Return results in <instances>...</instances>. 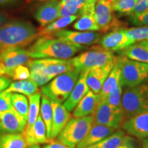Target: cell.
<instances>
[{"label": "cell", "mask_w": 148, "mask_h": 148, "mask_svg": "<svg viewBox=\"0 0 148 148\" xmlns=\"http://www.w3.org/2000/svg\"><path fill=\"white\" fill-rule=\"evenodd\" d=\"M29 110L27 115V125L25 130H28L32 127L36 122L38 116V112L40 107V100H41V93L36 92L32 95L28 96Z\"/></svg>", "instance_id": "cell-28"}, {"label": "cell", "mask_w": 148, "mask_h": 148, "mask_svg": "<svg viewBox=\"0 0 148 148\" xmlns=\"http://www.w3.org/2000/svg\"><path fill=\"white\" fill-rule=\"evenodd\" d=\"M23 133L29 146L49 143L47 136V128L40 114H38L36 122L28 130H24Z\"/></svg>", "instance_id": "cell-21"}, {"label": "cell", "mask_w": 148, "mask_h": 148, "mask_svg": "<svg viewBox=\"0 0 148 148\" xmlns=\"http://www.w3.org/2000/svg\"><path fill=\"white\" fill-rule=\"evenodd\" d=\"M83 5H74V4H65L61 5L59 12V18L64 16H69L73 15H77L82 8Z\"/></svg>", "instance_id": "cell-36"}, {"label": "cell", "mask_w": 148, "mask_h": 148, "mask_svg": "<svg viewBox=\"0 0 148 148\" xmlns=\"http://www.w3.org/2000/svg\"><path fill=\"white\" fill-rule=\"evenodd\" d=\"M73 29L81 32H95L99 30L95 14H82L73 25Z\"/></svg>", "instance_id": "cell-31"}, {"label": "cell", "mask_w": 148, "mask_h": 148, "mask_svg": "<svg viewBox=\"0 0 148 148\" xmlns=\"http://www.w3.org/2000/svg\"><path fill=\"white\" fill-rule=\"evenodd\" d=\"M37 1H49V0H37Z\"/></svg>", "instance_id": "cell-48"}, {"label": "cell", "mask_w": 148, "mask_h": 148, "mask_svg": "<svg viewBox=\"0 0 148 148\" xmlns=\"http://www.w3.org/2000/svg\"><path fill=\"white\" fill-rule=\"evenodd\" d=\"M134 42L127 36L124 29L112 31L104 35L100 40L101 47L111 52L123 51Z\"/></svg>", "instance_id": "cell-15"}, {"label": "cell", "mask_w": 148, "mask_h": 148, "mask_svg": "<svg viewBox=\"0 0 148 148\" xmlns=\"http://www.w3.org/2000/svg\"><path fill=\"white\" fill-rule=\"evenodd\" d=\"M121 83V68L118 62L114 64V66L111 70L102 88L98 94L99 97V101L106 99L111 92Z\"/></svg>", "instance_id": "cell-24"}, {"label": "cell", "mask_w": 148, "mask_h": 148, "mask_svg": "<svg viewBox=\"0 0 148 148\" xmlns=\"http://www.w3.org/2000/svg\"><path fill=\"white\" fill-rule=\"evenodd\" d=\"M12 108L21 116L25 121H27L29 103L27 97L19 93H13L11 95Z\"/></svg>", "instance_id": "cell-32"}, {"label": "cell", "mask_w": 148, "mask_h": 148, "mask_svg": "<svg viewBox=\"0 0 148 148\" xmlns=\"http://www.w3.org/2000/svg\"><path fill=\"white\" fill-rule=\"evenodd\" d=\"M28 147L29 145L23 132L0 135V148H28Z\"/></svg>", "instance_id": "cell-26"}, {"label": "cell", "mask_w": 148, "mask_h": 148, "mask_svg": "<svg viewBox=\"0 0 148 148\" xmlns=\"http://www.w3.org/2000/svg\"><path fill=\"white\" fill-rule=\"evenodd\" d=\"M91 116L92 124L103 125L115 130L121 127L125 121L123 111L114 108L105 100L98 102Z\"/></svg>", "instance_id": "cell-10"}, {"label": "cell", "mask_w": 148, "mask_h": 148, "mask_svg": "<svg viewBox=\"0 0 148 148\" xmlns=\"http://www.w3.org/2000/svg\"><path fill=\"white\" fill-rule=\"evenodd\" d=\"M116 148H138V145L135 138L125 135L121 144Z\"/></svg>", "instance_id": "cell-40"}, {"label": "cell", "mask_w": 148, "mask_h": 148, "mask_svg": "<svg viewBox=\"0 0 148 148\" xmlns=\"http://www.w3.org/2000/svg\"><path fill=\"white\" fill-rule=\"evenodd\" d=\"M86 0H61L60 4H74V5H83L84 4Z\"/></svg>", "instance_id": "cell-44"}, {"label": "cell", "mask_w": 148, "mask_h": 148, "mask_svg": "<svg viewBox=\"0 0 148 148\" xmlns=\"http://www.w3.org/2000/svg\"><path fill=\"white\" fill-rule=\"evenodd\" d=\"M88 71V70L81 71L75 86L67 99L64 101V106L69 112H71L75 109L81 99L90 90L86 83Z\"/></svg>", "instance_id": "cell-19"}, {"label": "cell", "mask_w": 148, "mask_h": 148, "mask_svg": "<svg viewBox=\"0 0 148 148\" xmlns=\"http://www.w3.org/2000/svg\"><path fill=\"white\" fill-rule=\"evenodd\" d=\"M121 54L130 60L148 64V40L134 42L121 51Z\"/></svg>", "instance_id": "cell-23"}, {"label": "cell", "mask_w": 148, "mask_h": 148, "mask_svg": "<svg viewBox=\"0 0 148 148\" xmlns=\"http://www.w3.org/2000/svg\"><path fill=\"white\" fill-rule=\"evenodd\" d=\"M116 58L117 57L114 56L111 51L103 49L102 47H95L71 58V61L74 67L82 71L96 66H103L116 60Z\"/></svg>", "instance_id": "cell-8"}, {"label": "cell", "mask_w": 148, "mask_h": 148, "mask_svg": "<svg viewBox=\"0 0 148 148\" xmlns=\"http://www.w3.org/2000/svg\"><path fill=\"white\" fill-rule=\"evenodd\" d=\"M92 125L91 115L71 118L57 136V140L64 145L75 148L88 134Z\"/></svg>", "instance_id": "cell-6"}, {"label": "cell", "mask_w": 148, "mask_h": 148, "mask_svg": "<svg viewBox=\"0 0 148 148\" xmlns=\"http://www.w3.org/2000/svg\"><path fill=\"white\" fill-rule=\"evenodd\" d=\"M124 29L127 36L135 42L148 40V25L145 27H132Z\"/></svg>", "instance_id": "cell-35"}, {"label": "cell", "mask_w": 148, "mask_h": 148, "mask_svg": "<svg viewBox=\"0 0 148 148\" xmlns=\"http://www.w3.org/2000/svg\"><path fill=\"white\" fill-rule=\"evenodd\" d=\"M0 51H1V49H0Z\"/></svg>", "instance_id": "cell-49"}, {"label": "cell", "mask_w": 148, "mask_h": 148, "mask_svg": "<svg viewBox=\"0 0 148 148\" xmlns=\"http://www.w3.org/2000/svg\"><path fill=\"white\" fill-rule=\"evenodd\" d=\"M50 36L79 45H90L100 40L101 34L95 32H81L69 29H61Z\"/></svg>", "instance_id": "cell-12"}, {"label": "cell", "mask_w": 148, "mask_h": 148, "mask_svg": "<svg viewBox=\"0 0 148 148\" xmlns=\"http://www.w3.org/2000/svg\"><path fill=\"white\" fill-rule=\"evenodd\" d=\"M27 121L13 108L0 111V135L20 133L25 130Z\"/></svg>", "instance_id": "cell-13"}, {"label": "cell", "mask_w": 148, "mask_h": 148, "mask_svg": "<svg viewBox=\"0 0 148 148\" xmlns=\"http://www.w3.org/2000/svg\"><path fill=\"white\" fill-rule=\"evenodd\" d=\"M138 0H113V10L122 14L130 15Z\"/></svg>", "instance_id": "cell-33"}, {"label": "cell", "mask_w": 148, "mask_h": 148, "mask_svg": "<svg viewBox=\"0 0 148 148\" xmlns=\"http://www.w3.org/2000/svg\"><path fill=\"white\" fill-rule=\"evenodd\" d=\"M113 0H99L95 4V16L99 31L107 32L121 29L123 24L114 14Z\"/></svg>", "instance_id": "cell-11"}, {"label": "cell", "mask_w": 148, "mask_h": 148, "mask_svg": "<svg viewBox=\"0 0 148 148\" xmlns=\"http://www.w3.org/2000/svg\"><path fill=\"white\" fill-rule=\"evenodd\" d=\"M42 148H73L69 146L64 145V143H61L58 140H51L48 143L47 145L44 146Z\"/></svg>", "instance_id": "cell-41"}, {"label": "cell", "mask_w": 148, "mask_h": 148, "mask_svg": "<svg viewBox=\"0 0 148 148\" xmlns=\"http://www.w3.org/2000/svg\"><path fill=\"white\" fill-rule=\"evenodd\" d=\"M141 148H148V137L141 140Z\"/></svg>", "instance_id": "cell-47"}, {"label": "cell", "mask_w": 148, "mask_h": 148, "mask_svg": "<svg viewBox=\"0 0 148 148\" xmlns=\"http://www.w3.org/2000/svg\"><path fill=\"white\" fill-rule=\"evenodd\" d=\"M7 20H8V17L6 15H5L4 14L0 13V27L6 23Z\"/></svg>", "instance_id": "cell-45"}, {"label": "cell", "mask_w": 148, "mask_h": 148, "mask_svg": "<svg viewBox=\"0 0 148 148\" xmlns=\"http://www.w3.org/2000/svg\"><path fill=\"white\" fill-rule=\"evenodd\" d=\"M123 94V86L121 83L118 85L109 95L103 99L109 103L111 106L116 110H122L121 107V97ZM123 111V110H122Z\"/></svg>", "instance_id": "cell-34"}, {"label": "cell", "mask_w": 148, "mask_h": 148, "mask_svg": "<svg viewBox=\"0 0 148 148\" xmlns=\"http://www.w3.org/2000/svg\"><path fill=\"white\" fill-rule=\"evenodd\" d=\"M84 46L75 45L52 36H39L27 48V51L32 59L57 58L69 59L82 51Z\"/></svg>", "instance_id": "cell-1"}, {"label": "cell", "mask_w": 148, "mask_h": 148, "mask_svg": "<svg viewBox=\"0 0 148 148\" xmlns=\"http://www.w3.org/2000/svg\"><path fill=\"white\" fill-rule=\"evenodd\" d=\"M10 92L5 90L0 92V111L8 110L12 108Z\"/></svg>", "instance_id": "cell-39"}, {"label": "cell", "mask_w": 148, "mask_h": 148, "mask_svg": "<svg viewBox=\"0 0 148 148\" xmlns=\"http://www.w3.org/2000/svg\"><path fill=\"white\" fill-rule=\"evenodd\" d=\"M17 1L18 0H0V5L10 4V3H14Z\"/></svg>", "instance_id": "cell-46"}, {"label": "cell", "mask_w": 148, "mask_h": 148, "mask_svg": "<svg viewBox=\"0 0 148 148\" xmlns=\"http://www.w3.org/2000/svg\"><path fill=\"white\" fill-rule=\"evenodd\" d=\"M121 68V84L125 87H133L148 80V64L127 58H118Z\"/></svg>", "instance_id": "cell-7"}, {"label": "cell", "mask_w": 148, "mask_h": 148, "mask_svg": "<svg viewBox=\"0 0 148 148\" xmlns=\"http://www.w3.org/2000/svg\"><path fill=\"white\" fill-rule=\"evenodd\" d=\"M81 71L75 69L57 75L49 83L42 86L41 92L49 100L58 103L67 99L76 84Z\"/></svg>", "instance_id": "cell-4"}, {"label": "cell", "mask_w": 148, "mask_h": 148, "mask_svg": "<svg viewBox=\"0 0 148 148\" xmlns=\"http://www.w3.org/2000/svg\"><path fill=\"white\" fill-rule=\"evenodd\" d=\"M121 107L125 120L148 111V83L123 90Z\"/></svg>", "instance_id": "cell-5"}, {"label": "cell", "mask_w": 148, "mask_h": 148, "mask_svg": "<svg viewBox=\"0 0 148 148\" xmlns=\"http://www.w3.org/2000/svg\"><path fill=\"white\" fill-rule=\"evenodd\" d=\"M132 21L135 25H148V12L140 16L139 17L132 19Z\"/></svg>", "instance_id": "cell-42"}, {"label": "cell", "mask_w": 148, "mask_h": 148, "mask_svg": "<svg viewBox=\"0 0 148 148\" xmlns=\"http://www.w3.org/2000/svg\"><path fill=\"white\" fill-rule=\"evenodd\" d=\"M78 18L79 16L77 14V15L58 18V19L47 25V26L40 27V28H38V37L42 36H48V35L49 36V35H51L59 30L63 29L66 27L69 26L70 24H71Z\"/></svg>", "instance_id": "cell-25"}, {"label": "cell", "mask_w": 148, "mask_h": 148, "mask_svg": "<svg viewBox=\"0 0 148 148\" xmlns=\"http://www.w3.org/2000/svg\"><path fill=\"white\" fill-rule=\"evenodd\" d=\"M30 71L28 66L25 65H19L14 69L12 78L14 80H25L29 79Z\"/></svg>", "instance_id": "cell-38"}, {"label": "cell", "mask_w": 148, "mask_h": 148, "mask_svg": "<svg viewBox=\"0 0 148 148\" xmlns=\"http://www.w3.org/2000/svg\"><path fill=\"white\" fill-rule=\"evenodd\" d=\"M38 84L30 79L25 80H18L11 83L8 88L5 90L8 92L19 93L27 97L38 92Z\"/></svg>", "instance_id": "cell-27"}, {"label": "cell", "mask_w": 148, "mask_h": 148, "mask_svg": "<svg viewBox=\"0 0 148 148\" xmlns=\"http://www.w3.org/2000/svg\"><path fill=\"white\" fill-rule=\"evenodd\" d=\"M27 65L30 71L29 79L38 86H44L57 75L75 69L71 59H35Z\"/></svg>", "instance_id": "cell-3"}, {"label": "cell", "mask_w": 148, "mask_h": 148, "mask_svg": "<svg viewBox=\"0 0 148 148\" xmlns=\"http://www.w3.org/2000/svg\"><path fill=\"white\" fill-rule=\"evenodd\" d=\"M51 103L53 110V119L50 140L57 137L72 116L71 112L61 103L51 101Z\"/></svg>", "instance_id": "cell-18"}, {"label": "cell", "mask_w": 148, "mask_h": 148, "mask_svg": "<svg viewBox=\"0 0 148 148\" xmlns=\"http://www.w3.org/2000/svg\"><path fill=\"white\" fill-rule=\"evenodd\" d=\"M116 130L103 125L92 124L88 134L77 144L75 148H86L101 141L109 135L115 132Z\"/></svg>", "instance_id": "cell-20"}, {"label": "cell", "mask_w": 148, "mask_h": 148, "mask_svg": "<svg viewBox=\"0 0 148 148\" xmlns=\"http://www.w3.org/2000/svg\"><path fill=\"white\" fill-rule=\"evenodd\" d=\"M125 136V132L123 130H116L104 139L86 148H116L121 144Z\"/></svg>", "instance_id": "cell-30"}, {"label": "cell", "mask_w": 148, "mask_h": 148, "mask_svg": "<svg viewBox=\"0 0 148 148\" xmlns=\"http://www.w3.org/2000/svg\"><path fill=\"white\" fill-rule=\"evenodd\" d=\"M38 38V29L29 21L14 20L0 27L1 51L9 47L23 48Z\"/></svg>", "instance_id": "cell-2"}, {"label": "cell", "mask_w": 148, "mask_h": 148, "mask_svg": "<svg viewBox=\"0 0 148 148\" xmlns=\"http://www.w3.org/2000/svg\"><path fill=\"white\" fill-rule=\"evenodd\" d=\"M60 8V1L59 0L44 1L35 12V19L40 24V27L47 26L59 18Z\"/></svg>", "instance_id": "cell-17"}, {"label": "cell", "mask_w": 148, "mask_h": 148, "mask_svg": "<svg viewBox=\"0 0 148 148\" xmlns=\"http://www.w3.org/2000/svg\"><path fill=\"white\" fill-rule=\"evenodd\" d=\"M122 130L127 135L136 139L148 137V111L138 114L124 121Z\"/></svg>", "instance_id": "cell-14"}, {"label": "cell", "mask_w": 148, "mask_h": 148, "mask_svg": "<svg viewBox=\"0 0 148 148\" xmlns=\"http://www.w3.org/2000/svg\"><path fill=\"white\" fill-rule=\"evenodd\" d=\"M99 101V95L89 90L73 110L72 116L73 117H82L91 115Z\"/></svg>", "instance_id": "cell-22"}, {"label": "cell", "mask_w": 148, "mask_h": 148, "mask_svg": "<svg viewBox=\"0 0 148 148\" xmlns=\"http://www.w3.org/2000/svg\"><path fill=\"white\" fill-rule=\"evenodd\" d=\"M10 79L6 77H0V92L8 88L10 85Z\"/></svg>", "instance_id": "cell-43"}, {"label": "cell", "mask_w": 148, "mask_h": 148, "mask_svg": "<svg viewBox=\"0 0 148 148\" xmlns=\"http://www.w3.org/2000/svg\"><path fill=\"white\" fill-rule=\"evenodd\" d=\"M117 60L118 57L116 60L109 62L105 65L96 66L88 70L86 76V83L90 90L96 94L99 93L105 81L114 64L117 62Z\"/></svg>", "instance_id": "cell-16"}, {"label": "cell", "mask_w": 148, "mask_h": 148, "mask_svg": "<svg viewBox=\"0 0 148 148\" xmlns=\"http://www.w3.org/2000/svg\"><path fill=\"white\" fill-rule=\"evenodd\" d=\"M32 58L27 49L21 47H9L0 51V77H12L16 66L27 64Z\"/></svg>", "instance_id": "cell-9"}, {"label": "cell", "mask_w": 148, "mask_h": 148, "mask_svg": "<svg viewBox=\"0 0 148 148\" xmlns=\"http://www.w3.org/2000/svg\"><path fill=\"white\" fill-rule=\"evenodd\" d=\"M148 12V0H138L134 10L130 14L131 19H134Z\"/></svg>", "instance_id": "cell-37"}, {"label": "cell", "mask_w": 148, "mask_h": 148, "mask_svg": "<svg viewBox=\"0 0 148 148\" xmlns=\"http://www.w3.org/2000/svg\"><path fill=\"white\" fill-rule=\"evenodd\" d=\"M40 116L46 125L47 128V136L49 141H50V135L51 132L53 119V110L51 101L45 95H42L40 100Z\"/></svg>", "instance_id": "cell-29"}]
</instances>
